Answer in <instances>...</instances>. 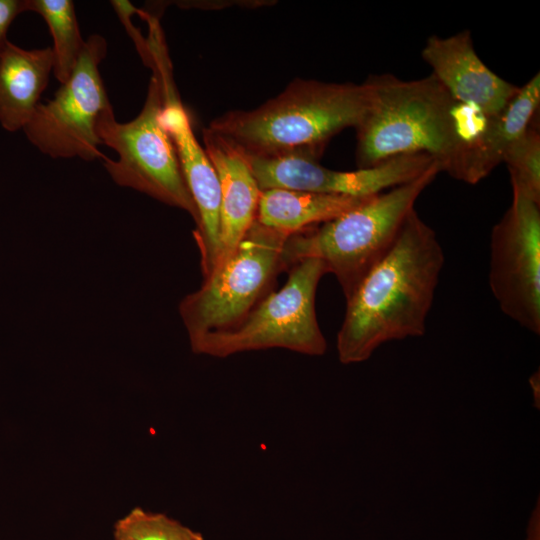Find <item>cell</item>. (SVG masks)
I'll use <instances>...</instances> for the list:
<instances>
[{
	"mask_svg": "<svg viewBox=\"0 0 540 540\" xmlns=\"http://www.w3.org/2000/svg\"><path fill=\"white\" fill-rule=\"evenodd\" d=\"M115 540H203L200 533L161 513L135 508L118 520Z\"/></svg>",
	"mask_w": 540,
	"mask_h": 540,
	"instance_id": "cell-19",
	"label": "cell"
},
{
	"mask_svg": "<svg viewBox=\"0 0 540 540\" xmlns=\"http://www.w3.org/2000/svg\"><path fill=\"white\" fill-rule=\"evenodd\" d=\"M370 97L367 81L329 83L298 78L261 106L228 111L207 128L243 153L319 157L333 136L358 126Z\"/></svg>",
	"mask_w": 540,
	"mask_h": 540,
	"instance_id": "cell-2",
	"label": "cell"
},
{
	"mask_svg": "<svg viewBox=\"0 0 540 540\" xmlns=\"http://www.w3.org/2000/svg\"><path fill=\"white\" fill-rule=\"evenodd\" d=\"M108 51L106 39L90 35L69 79L52 99L40 103L23 128L40 152L52 158L92 161L103 159L96 126L102 113L111 107L99 65Z\"/></svg>",
	"mask_w": 540,
	"mask_h": 540,
	"instance_id": "cell-8",
	"label": "cell"
},
{
	"mask_svg": "<svg viewBox=\"0 0 540 540\" xmlns=\"http://www.w3.org/2000/svg\"><path fill=\"white\" fill-rule=\"evenodd\" d=\"M164 107L162 122L175 144L183 177L198 213L193 237L200 253L203 278L216 268L219 256L221 191L217 173L197 141L189 115L172 78V67L162 66Z\"/></svg>",
	"mask_w": 540,
	"mask_h": 540,
	"instance_id": "cell-11",
	"label": "cell"
},
{
	"mask_svg": "<svg viewBox=\"0 0 540 540\" xmlns=\"http://www.w3.org/2000/svg\"><path fill=\"white\" fill-rule=\"evenodd\" d=\"M25 12L24 0H0V54L8 43L7 32L15 18Z\"/></svg>",
	"mask_w": 540,
	"mask_h": 540,
	"instance_id": "cell-20",
	"label": "cell"
},
{
	"mask_svg": "<svg viewBox=\"0 0 540 540\" xmlns=\"http://www.w3.org/2000/svg\"><path fill=\"white\" fill-rule=\"evenodd\" d=\"M25 12L39 14L53 39V74L60 84L70 77L84 47L74 3L71 0H24Z\"/></svg>",
	"mask_w": 540,
	"mask_h": 540,
	"instance_id": "cell-17",
	"label": "cell"
},
{
	"mask_svg": "<svg viewBox=\"0 0 540 540\" xmlns=\"http://www.w3.org/2000/svg\"><path fill=\"white\" fill-rule=\"evenodd\" d=\"M432 73L459 103L486 116L501 112L517 94L515 86L491 71L477 55L470 31L430 36L421 52Z\"/></svg>",
	"mask_w": 540,
	"mask_h": 540,
	"instance_id": "cell-12",
	"label": "cell"
},
{
	"mask_svg": "<svg viewBox=\"0 0 540 540\" xmlns=\"http://www.w3.org/2000/svg\"><path fill=\"white\" fill-rule=\"evenodd\" d=\"M526 540H540V502L539 499L533 509L528 526Z\"/></svg>",
	"mask_w": 540,
	"mask_h": 540,
	"instance_id": "cell-21",
	"label": "cell"
},
{
	"mask_svg": "<svg viewBox=\"0 0 540 540\" xmlns=\"http://www.w3.org/2000/svg\"><path fill=\"white\" fill-rule=\"evenodd\" d=\"M289 236L254 221L232 254L180 302L189 341L234 328L272 291L285 271L282 253Z\"/></svg>",
	"mask_w": 540,
	"mask_h": 540,
	"instance_id": "cell-6",
	"label": "cell"
},
{
	"mask_svg": "<svg viewBox=\"0 0 540 540\" xmlns=\"http://www.w3.org/2000/svg\"><path fill=\"white\" fill-rule=\"evenodd\" d=\"M444 262L435 231L412 210L394 245L346 299L340 362H363L386 342L423 336Z\"/></svg>",
	"mask_w": 540,
	"mask_h": 540,
	"instance_id": "cell-1",
	"label": "cell"
},
{
	"mask_svg": "<svg viewBox=\"0 0 540 540\" xmlns=\"http://www.w3.org/2000/svg\"><path fill=\"white\" fill-rule=\"evenodd\" d=\"M240 153L261 191L280 188L356 197L376 195L412 181L438 163L428 154L416 153L396 156L370 168L338 171L322 166L313 155Z\"/></svg>",
	"mask_w": 540,
	"mask_h": 540,
	"instance_id": "cell-10",
	"label": "cell"
},
{
	"mask_svg": "<svg viewBox=\"0 0 540 540\" xmlns=\"http://www.w3.org/2000/svg\"><path fill=\"white\" fill-rule=\"evenodd\" d=\"M540 105V74H535L505 108L487 116L478 132L458 144L440 166L456 180L476 184L503 162L512 143L534 121Z\"/></svg>",
	"mask_w": 540,
	"mask_h": 540,
	"instance_id": "cell-13",
	"label": "cell"
},
{
	"mask_svg": "<svg viewBox=\"0 0 540 540\" xmlns=\"http://www.w3.org/2000/svg\"><path fill=\"white\" fill-rule=\"evenodd\" d=\"M438 163L418 178L372 195L341 215L290 235L282 260L287 271L296 262L316 258L334 274L345 298L388 253L421 193L440 173Z\"/></svg>",
	"mask_w": 540,
	"mask_h": 540,
	"instance_id": "cell-4",
	"label": "cell"
},
{
	"mask_svg": "<svg viewBox=\"0 0 540 540\" xmlns=\"http://www.w3.org/2000/svg\"><path fill=\"white\" fill-rule=\"evenodd\" d=\"M490 238L489 286L501 311L540 334V203L517 190Z\"/></svg>",
	"mask_w": 540,
	"mask_h": 540,
	"instance_id": "cell-9",
	"label": "cell"
},
{
	"mask_svg": "<svg viewBox=\"0 0 540 540\" xmlns=\"http://www.w3.org/2000/svg\"><path fill=\"white\" fill-rule=\"evenodd\" d=\"M53 65L51 47L29 50L8 41L0 54V124L5 130H23L29 122Z\"/></svg>",
	"mask_w": 540,
	"mask_h": 540,
	"instance_id": "cell-15",
	"label": "cell"
},
{
	"mask_svg": "<svg viewBox=\"0 0 540 540\" xmlns=\"http://www.w3.org/2000/svg\"><path fill=\"white\" fill-rule=\"evenodd\" d=\"M529 383L533 391L534 406L539 409L540 407V374L539 371L533 373L529 378Z\"/></svg>",
	"mask_w": 540,
	"mask_h": 540,
	"instance_id": "cell-22",
	"label": "cell"
},
{
	"mask_svg": "<svg viewBox=\"0 0 540 540\" xmlns=\"http://www.w3.org/2000/svg\"><path fill=\"white\" fill-rule=\"evenodd\" d=\"M150 67L153 75L140 113L133 120L121 123L111 106L98 120L96 130L101 144L118 154L117 160L105 156L103 165L116 184L182 209L197 223V209L183 177L175 144L161 118L162 79L158 69Z\"/></svg>",
	"mask_w": 540,
	"mask_h": 540,
	"instance_id": "cell-5",
	"label": "cell"
},
{
	"mask_svg": "<svg viewBox=\"0 0 540 540\" xmlns=\"http://www.w3.org/2000/svg\"><path fill=\"white\" fill-rule=\"evenodd\" d=\"M503 162L509 170L512 190L540 203V134L533 122L512 143Z\"/></svg>",
	"mask_w": 540,
	"mask_h": 540,
	"instance_id": "cell-18",
	"label": "cell"
},
{
	"mask_svg": "<svg viewBox=\"0 0 540 540\" xmlns=\"http://www.w3.org/2000/svg\"><path fill=\"white\" fill-rule=\"evenodd\" d=\"M202 136L221 191L217 267L232 254L256 220L261 189L242 154L231 142L208 128L203 130Z\"/></svg>",
	"mask_w": 540,
	"mask_h": 540,
	"instance_id": "cell-14",
	"label": "cell"
},
{
	"mask_svg": "<svg viewBox=\"0 0 540 540\" xmlns=\"http://www.w3.org/2000/svg\"><path fill=\"white\" fill-rule=\"evenodd\" d=\"M368 109L355 128L358 169L405 154L424 153L441 164L457 144V101L430 74L417 80L370 76Z\"/></svg>",
	"mask_w": 540,
	"mask_h": 540,
	"instance_id": "cell-3",
	"label": "cell"
},
{
	"mask_svg": "<svg viewBox=\"0 0 540 540\" xmlns=\"http://www.w3.org/2000/svg\"><path fill=\"white\" fill-rule=\"evenodd\" d=\"M368 197L280 188L262 190L256 220L266 227L292 235L327 222Z\"/></svg>",
	"mask_w": 540,
	"mask_h": 540,
	"instance_id": "cell-16",
	"label": "cell"
},
{
	"mask_svg": "<svg viewBox=\"0 0 540 540\" xmlns=\"http://www.w3.org/2000/svg\"><path fill=\"white\" fill-rule=\"evenodd\" d=\"M278 291L268 293L234 328L190 341L194 353L225 358L245 351L283 348L310 356L327 350L315 312L318 283L325 264L307 258L293 264Z\"/></svg>",
	"mask_w": 540,
	"mask_h": 540,
	"instance_id": "cell-7",
	"label": "cell"
}]
</instances>
